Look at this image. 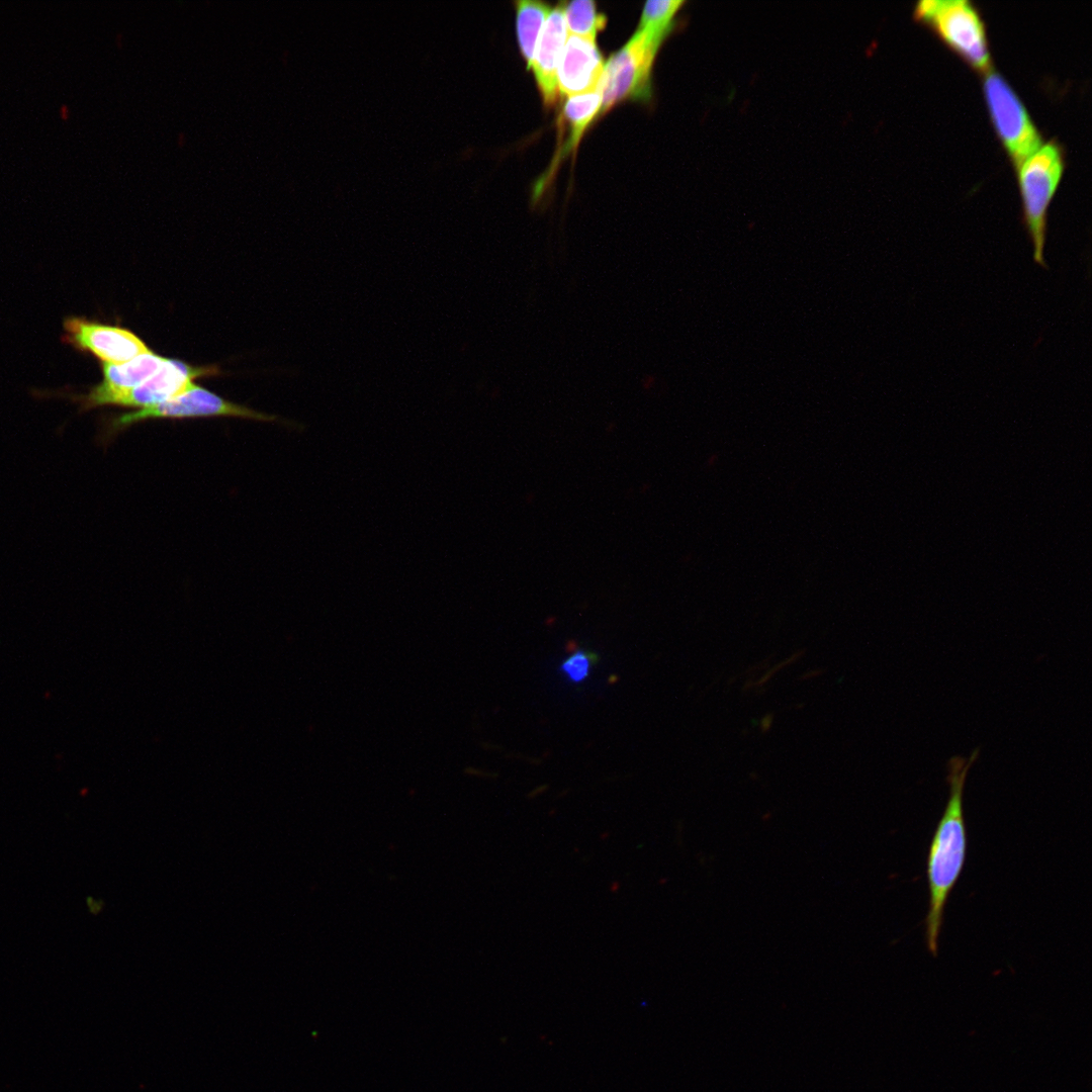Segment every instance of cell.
I'll return each mask as SVG.
<instances>
[{"label": "cell", "mask_w": 1092, "mask_h": 1092, "mask_svg": "<svg viewBox=\"0 0 1092 1092\" xmlns=\"http://www.w3.org/2000/svg\"><path fill=\"white\" fill-rule=\"evenodd\" d=\"M976 748L970 757L952 756L947 762L948 799L933 832L926 859L928 911L924 919L925 942L930 954L937 956L944 909L959 881L967 856L968 836L964 815V789L967 775L979 755Z\"/></svg>", "instance_id": "1"}, {"label": "cell", "mask_w": 1092, "mask_h": 1092, "mask_svg": "<svg viewBox=\"0 0 1092 1092\" xmlns=\"http://www.w3.org/2000/svg\"><path fill=\"white\" fill-rule=\"evenodd\" d=\"M1064 168V152L1056 141L1043 143L1018 167L1022 223L1032 245L1033 261L1044 269L1048 212Z\"/></svg>", "instance_id": "2"}, {"label": "cell", "mask_w": 1092, "mask_h": 1092, "mask_svg": "<svg viewBox=\"0 0 1092 1092\" xmlns=\"http://www.w3.org/2000/svg\"><path fill=\"white\" fill-rule=\"evenodd\" d=\"M914 16L974 69L985 73L992 68L985 23L972 2L921 0L914 6Z\"/></svg>", "instance_id": "3"}, {"label": "cell", "mask_w": 1092, "mask_h": 1092, "mask_svg": "<svg viewBox=\"0 0 1092 1092\" xmlns=\"http://www.w3.org/2000/svg\"><path fill=\"white\" fill-rule=\"evenodd\" d=\"M983 91L995 131L1015 167L1041 145V135L1023 102L1007 82L992 68L984 73Z\"/></svg>", "instance_id": "4"}, {"label": "cell", "mask_w": 1092, "mask_h": 1092, "mask_svg": "<svg viewBox=\"0 0 1092 1092\" xmlns=\"http://www.w3.org/2000/svg\"><path fill=\"white\" fill-rule=\"evenodd\" d=\"M662 37L638 29L632 38L608 60L598 86L602 112L628 98H646L649 77Z\"/></svg>", "instance_id": "5"}, {"label": "cell", "mask_w": 1092, "mask_h": 1092, "mask_svg": "<svg viewBox=\"0 0 1092 1092\" xmlns=\"http://www.w3.org/2000/svg\"><path fill=\"white\" fill-rule=\"evenodd\" d=\"M240 417L259 421H274L276 417L253 411L247 406L229 401L221 396L195 383L180 394L156 405L140 408L112 419L110 434L149 419H182L195 417Z\"/></svg>", "instance_id": "6"}, {"label": "cell", "mask_w": 1092, "mask_h": 1092, "mask_svg": "<svg viewBox=\"0 0 1092 1092\" xmlns=\"http://www.w3.org/2000/svg\"><path fill=\"white\" fill-rule=\"evenodd\" d=\"M62 340L107 364L123 363L151 350L127 329L78 316L65 320Z\"/></svg>", "instance_id": "7"}, {"label": "cell", "mask_w": 1092, "mask_h": 1092, "mask_svg": "<svg viewBox=\"0 0 1092 1092\" xmlns=\"http://www.w3.org/2000/svg\"><path fill=\"white\" fill-rule=\"evenodd\" d=\"M218 373L212 366H191L183 361L166 358L162 367L136 387L115 396L110 405L148 407L170 399L187 390L194 379Z\"/></svg>", "instance_id": "8"}, {"label": "cell", "mask_w": 1092, "mask_h": 1092, "mask_svg": "<svg viewBox=\"0 0 1092 1092\" xmlns=\"http://www.w3.org/2000/svg\"><path fill=\"white\" fill-rule=\"evenodd\" d=\"M604 66L596 39L569 34L557 66V89L568 97L595 91Z\"/></svg>", "instance_id": "9"}, {"label": "cell", "mask_w": 1092, "mask_h": 1092, "mask_svg": "<svg viewBox=\"0 0 1092 1092\" xmlns=\"http://www.w3.org/2000/svg\"><path fill=\"white\" fill-rule=\"evenodd\" d=\"M165 360V357L150 350L123 363H102L101 382L87 394L78 396L77 400L82 410L110 405L115 396L136 387L154 375Z\"/></svg>", "instance_id": "10"}, {"label": "cell", "mask_w": 1092, "mask_h": 1092, "mask_svg": "<svg viewBox=\"0 0 1092 1092\" xmlns=\"http://www.w3.org/2000/svg\"><path fill=\"white\" fill-rule=\"evenodd\" d=\"M567 37L563 7L557 6L551 10L540 31L531 63L547 105L553 104L557 98L556 72Z\"/></svg>", "instance_id": "11"}, {"label": "cell", "mask_w": 1092, "mask_h": 1092, "mask_svg": "<svg viewBox=\"0 0 1092 1092\" xmlns=\"http://www.w3.org/2000/svg\"><path fill=\"white\" fill-rule=\"evenodd\" d=\"M515 5L519 44L530 68L540 31L551 10L547 4L539 1H517Z\"/></svg>", "instance_id": "12"}, {"label": "cell", "mask_w": 1092, "mask_h": 1092, "mask_svg": "<svg viewBox=\"0 0 1092 1092\" xmlns=\"http://www.w3.org/2000/svg\"><path fill=\"white\" fill-rule=\"evenodd\" d=\"M602 108V96L597 89L568 97L563 115L571 128L570 143L575 146L584 129Z\"/></svg>", "instance_id": "13"}, {"label": "cell", "mask_w": 1092, "mask_h": 1092, "mask_svg": "<svg viewBox=\"0 0 1092 1092\" xmlns=\"http://www.w3.org/2000/svg\"><path fill=\"white\" fill-rule=\"evenodd\" d=\"M567 31L570 34L594 38L607 22L603 14L597 12L596 4L588 0L569 2L564 8Z\"/></svg>", "instance_id": "14"}, {"label": "cell", "mask_w": 1092, "mask_h": 1092, "mask_svg": "<svg viewBox=\"0 0 1092 1092\" xmlns=\"http://www.w3.org/2000/svg\"><path fill=\"white\" fill-rule=\"evenodd\" d=\"M685 2L681 0H654L646 2L638 29L664 37L671 20Z\"/></svg>", "instance_id": "15"}, {"label": "cell", "mask_w": 1092, "mask_h": 1092, "mask_svg": "<svg viewBox=\"0 0 1092 1092\" xmlns=\"http://www.w3.org/2000/svg\"><path fill=\"white\" fill-rule=\"evenodd\" d=\"M596 661V655L576 651L563 661L560 669L569 681L578 684L588 676L592 665Z\"/></svg>", "instance_id": "16"}, {"label": "cell", "mask_w": 1092, "mask_h": 1092, "mask_svg": "<svg viewBox=\"0 0 1092 1092\" xmlns=\"http://www.w3.org/2000/svg\"><path fill=\"white\" fill-rule=\"evenodd\" d=\"M771 723H772V714H768L763 718V720L761 722L762 731L768 730Z\"/></svg>", "instance_id": "17"}, {"label": "cell", "mask_w": 1092, "mask_h": 1092, "mask_svg": "<svg viewBox=\"0 0 1092 1092\" xmlns=\"http://www.w3.org/2000/svg\"><path fill=\"white\" fill-rule=\"evenodd\" d=\"M611 891L612 892H617L618 891V882H613L612 887H611Z\"/></svg>", "instance_id": "18"}]
</instances>
